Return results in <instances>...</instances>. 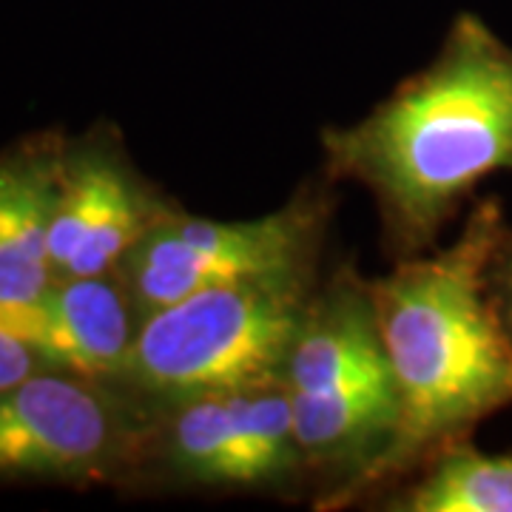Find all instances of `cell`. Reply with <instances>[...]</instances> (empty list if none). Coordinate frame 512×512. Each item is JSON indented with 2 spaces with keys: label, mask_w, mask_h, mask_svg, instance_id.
Segmentation results:
<instances>
[{
  "label": "cell",
  "mask_w": 512,
  "mask_h": 512,
  "mask_svg": "<svg viewBox=\"0 0 512 512\" xmlns=\"http://www.w3.org/2000/svg\"><path fill=\"white\" fill-rule=\"evenodd\" d=\"M330 208V180L305 185L254 220L197 217L177 202L131 245L114 274L140 322L205 288L319 274Z\"/></svg>",
  "instance_id": "5b68a950"
},
{
  "label": "cell",
  "mask_w": 512,
  "mask_h": 512,
  "mask_svg": "<svg viewBox=\"0 0 512 512\" xmlns=\"http://www.w3.org/2000/svg\"><path fill=\"white\" fill-rule=\"evenodd\" d=\"M40 359L29 345H23L15 333L0 325V387L15 384L26 376H32L35 370H40Z\"/></svg>",
  "instance_id": "4fadbf2b"
},
{
  "label": "cell",
  "mask_w": 512,
  "mask_h": 512,
  "mask_svg": "<svg viewBox=\"0 0 512 512\" xmlns=\"http://www.w3.org/2000/svg\"><path fill=\"white\" fill-rule=\"evenodd\" d=\"M282 384L302 456L311 476L328 478V493L382 456L399 424V393L370 279L342 265L319 282Z\"/></svg>",
  "instance_id": "3957f363"
},
{
  "label": "cell",
  "mask_w": 512,
  "mask_h": 512,
  "mask_svg": "<svg viewBox=\"0 0 512 512\" xmlns=\"http://www.w3.org/2000/svg\"><path fill=\"white\" fill-rule=\"evenodd\" d=\"M373 501L384 512H512V453L458 441Z\"/></svg>",
  "instance_id": "8fae6325"
},
{
  "label": "cell",
  "mask_w": 512,
  "mask_h": 512,
  "mask_svg": "<svg viewBox=\"0 0 512 512\" xmlns=\"http://www.w3.org/2000/svg\"><path fill=\"white\" fill-rule=\"evenodd\" d=\"M148 416L114 384L40 367L0 387V487L128 484Z\"/></svg>",
  "instance_id": "52a82bcc"
},
{
  "label": "cell",
  "mask_w": 512,
  "mask_h": 512,
  "mask_svg": "<svg viewBox=\"0 0 512 512\" xmlns=\"http://www.w3.org/2000/svg\"><path fill=\"white\" fill-rule=\"evenodd\" d=\"M319 282V274H296L220 285L148 313L114 387L163 407L282 384Z\"/></svg>",
  "instance_id": "277c9868"
},
{
  "label": "cell",
  "mask_w": 512,
  "mask_h": 512,
  "mask_svg": "<svg viewBox=\"0 0 512 512\" xmlns=\"http://www.w3.org/2000/svg\"><path fill=\"white\" fill-rule=\"evenodd\" d=\"M63 134L20 137L0 154V311L23 308L55 282L49 228Z\"/></svg>",
  "instance_id": "30bf717a"
},
{
  "label": "cell",
  "mask_w": 512,
  "mask_h": 512,
  "mask_svg": "<svg viewBox=\"0 0 512 512\" xmlns=\"http://www.w3.org/2000/svg\"><path fill=\"white\" fill-rule=\"evenodd\" d=\"M507 222L498 197H481L447 245L396 259L393 271L370 279L399 424L382 456L345 487L319 495L316 510L373 501L512 407V336L490 291V262Z\"/></svg>",
  "instance_id": "6da1fadb"
},
{
  "label": "cell",
  "mask_w": 512,
  "mask_h": 512,
  "mask_svg": "<svg viewBox=\"0 0 512 512\" xmlns=\"http://www.w3.org/2000/svg\"><path fill=\"white\" fill-rule=\"evenodd\" d=\"M174 205L128 157L117 128L63 137L49 228L55 279L114 274L131 245Z\"/></svg>",
  "instance_id": "ba28073f"
},
{
  "label": "cell",
  "mask_w": 512,
  "mask_h": 512,
  "mask_svg": "<svg viewBox=\"0 0 512 512\" xmlns=\"http://www.w3.org/2000/svg\"><path fill=\"white\" fill-rule=\"evenodd\" d=\"M148 413L146 439L128 484L276 493L311 476L285 384L208 393L148 407Z\"/></svg>",
  "instance_id": "8992f818"
},
{
  "label": "cell",
  "mask_w": 512,
  "mask_h": 512,
  "mask_svg": "<svg viewBox=\"0 0 512 512\" xmlns=\"http://www.w3.org/2000/svg\"><path fill=\"white\" fill-rule=\"evenodd\" d=\"M0 325L43 367L117 384L140 319L117 274H103L57 276L35 302L0 311Z\"/></svg>",
  "instance_id": "9c48e42d"
},
{
  "label": "cell",
  "mask_w": 512,
  "mask_h": 512,
  "mask_svg": "<svg viewBox=\"0 0 512 512\" xmlns=\"http://www.w3.org/2000/svg\"><path fill=\"white\" fill-rule=\"evenodd\" d=\"M490 291H493L498 313L512 336V222H507L501 242L490 262Z\"/></svg>",
  "instance_id": "7c38bea8"
},
{
  "label": "cell",
  "mask_w": 512,
  "mask_h": 512,
  "mask_svg": "<svg viewBox=\"0 0 512 512\" xmlns=\"http://www.w3.org/2000/svg\"><path fill=\"white\" fill-rule=\"evenodd\" d=\"M325 180L365 188L387 254L439 245L493 174H512V46L458 12L436 57L348 126L322 131Z\"/></svg>",
  "instance_id": "7a4b0ae2"
}]
</instances>
